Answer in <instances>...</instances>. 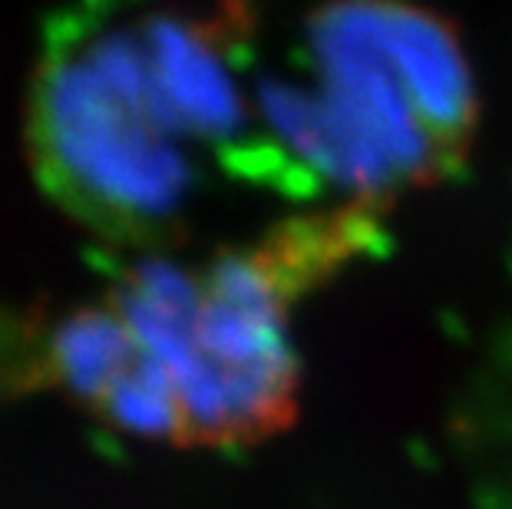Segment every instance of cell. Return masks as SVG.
<instances>
[{"label": "cell", "instance_id": "3", "mask_svg": "<svg viewBox=\"0 0 512 509\" xmlns=\"http://www.w3.org/2000/svg\"><path fill=\"white\" fill-rule=\"evenodd\" d=\"M143 40L182 133L235 139L242 129V103L222 60L209 50L199 30L182 20L156 17Z\"/></svg>", "mask_w": 512, "mask_h": 509}, {"label": "cell", "instance_id": "5", "mask_svg": "<svg viewBox=\"0 0 512 509\" xmlns=\"http://www.w3.org/2000/svg\"><path fill=\"white\" fill-rule=\"evenodd\" d=\"M222 162L235 176L252 179V182H268V186H278L285 169L291 166L288 156L271 143H225Z\"/></svg>", "mask_w": 512, "mask_h": 509}, {"label": "cell", "instance_id": "1", "mask_svg": "<svg viewBox=\"0 0 512 509\" xmlns=\"http://www.w3.org/2000/svg\"><path fill=\"white\" fill-rule=\"evenodd\" d=\"M30 133L47 186L80 215L123 225L166 219L189 189V169L169 139L182 129L146 40L133 34H96L53 53Z\"/></svg>", "mask_w": 512, "mask_h": 509}, {"label": "cell", "instance_id": "6", "mask_svg": "<svg viewBox=\"0 0 512 509\" xmlns=\"http://www.w3.org/2000/svg\"><path fill=\"white\" fill-rule=\"evenodd\" d=\"M278 189L288 192L291 199H311L321 192V172H314L311 166H304V162H291L278 182Z\"/></svg>", "mask_w": 512, "mask_h": 509}, {"label": "cell", "instance_id": "4", "mask_svg": "<svg viewBox=\"0 0 512 509\" xmlns=\"http://www.w3.org/2000/svg\"><path fill=\"white\" fill-rule=\"evenodd\" d=\"M136 354V334L113 305L80 308L53 331L47 371L73 400H80L96 414L113 384L133 367Z\"/></svg>", "mask_w": 512, "mask_h": 509}, {"label": "cell", "instance_id": "2", "mask_svg": "<svg viewBox=\"0 0 512 509\" xmlns=\"http://www.w3.org/2000/svg\"><path fill=\"white\" fill-rule=\"evenodd\" d=\"M384 50L413 110L440 146H460L476 119L470 70L453 30L420 7L384 0Z\"/></svg>", "mask_w": 512, "mask_h": 509}]
</instances>
